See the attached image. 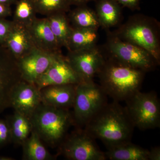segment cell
<instances>
[{"label": "cell", "mask_w": 160, "mask_h": 160, "mask_svg": "<svg viewBox=\"0 0 160 160\" xmlns=\"http://www.w3.org/2000/svg\"><path fill=\"white\" fill-rule=\"evenodd\" d=\"M125 102L135 128L141 130L159 128L160 102L155 92H138Z\"/></svg>", "instance_id": "obj_7"}, {"label": "cell", "mask_w": 160, "mask_h": 160, "mask_svg": "<svg viewBox=\"0 0 160 160\" xmlns=\"http://www.w3.org/2000/svg\"><path fill=\"white\" fill-rule=\"evenodd\" d=\"M28 28L38 49L51 53L62 52L61 47L52 31L47 18H37Z\"/></svg>", "instance_id": "obj_16"}, {"label": "cell", "mask_w": 160, "mask_h": 160, "mask_svg": "<svg viewBox=\"0 0 160 160\" xmlns=\"http://www.w3.org/2000/svg\"><path fill=\"white\" fill-rule=\"evenodd\" d=\"M134 128L126 107L113 101L107 103L83 129L108 149L130 142Z\"/></svg>", "instance_id": "obj_1"}, {"label": "cell", "mask_w": 160, "mask_h": 160, "mask_svg": "<svg viewBox=\"0 0 160 160\" xmlns=\"http://www.w3.org/2000/svg\"><path fill=\"white\" fill-rule=\"evenodd\" d=\"M46 18L59 45L66 48L72 29L66 12H58Z\"/></svg>", "instance_id": "obj_23"}, {"label": "cell", "mask_w": 160, "mask_h": 160, "mask_svg": "<svg viewBox=\"0 0 160 160\" xmlns=\"http://www.w3.org/2000/svg\"><path fill=\"white\" fill-rule=\"evenodd\" d=\"M12 21L0 19V44H3L9 34L12 26Z\"/></svg>", "instance_id": "obj_27"}, {"label": "cell", "mask_w": 160, "mask_h": 160, "mask_svg": "<svg viewBox=\"0 0 160 160\" xmlns=\"http://www.w3.org/2000/svg\"><path fill=\"white\" fill-rule=\"evenodd\" d=\"M37 13L46 17L58 12H67L70 10L69 0H32Z\"/></svg>", "instance_id": "obj_25"}, {"label": "cell", "mask_w": 160, "mask_h": 160, "mask_svg": "<svg viewBox=\"0 0 160 160\" xmlns=\"http://www.w3.org/2000/svg\"><path fill=\"white\" fill-rule=\"evenodd\" d=\"M160 160V147L155 146L149 150L148 160Z\"/></svg>", "instance_id": "obj_30"}, {"label": "cell", "mask_w": 160, "mask_h": 160, "mask_svg": "<svg viewBox=\"0 0 160 160\" xmlns=\"http://www.w3.org/2000/svg\"><path fill=\"white\" fill-rule=\"evenodd\" d=\"M96 12L101 27L109 30L117 26L122 18L121 6L116 0H95Z\"/></svg>", "instance_id": "obj_17"}, {"label": "cell", "mask_w": 160, "mask_h": 160, "mask_svg": "<svg viewBox=\"0 0 160 160\" xmlns=\"http://www.w3.org/2000/svg\"><path fill=\"white\" fill-rule=\"evenodd\" d=\"M101 48L106 58L145 72L154 70L160 65L149 52L120 40L110 31L107 32L106 42Z\"/></svg>", "instance_id": "obj_5"}, {"label": "cell", "mask_w": 160, "mask_h": 160, "mask_svg": "<svg viewBox=\"0 0 160 160\" xmlns=\"http://www.w3.org/2000/svg\"><path fill=\"white\" fill-rule=\"evenodd\" d=\"M11 142V134L7 119H0V148Z\"/></svg>", "instance_id": "obj_26"}, {"label": "cell", "mask_w": 160, "mask_h": 160, "mask_svg": "<svg viewBox=\"0 0 160 160\" xmlns=\"http://www.w3.org/2000/svg\"><path fill=\"white\" fill-rule=\"evenodd\" d=\"M42 103L41 92L34 84L22 80L12 91L10 107L30 118Z\"/></svg>", "instance_id": "obj_13"}, {"label": "cell", "mask_w": 160, "mask_h": 160, "mask_svg": "<svg viewBox=\"0 0 160 160\" xmlns=\"http://www.w3.org/2000/svg\"><path fill=\"white\" fill-rule=\"evenodd\" d=\"M14 159L9 157L0 156V160H13Z\"/></svg>", "instance_id": "obj_33"}, {"label": "cell", "mask_w": 160, "mask_h": 160, "mask_svg": "<svg viewBox=\"0 0 160 160\" xmlns=\"http://www.w3.org/2000/svg\"><path fill=\"white\" fill-rule=\"evenodd\" d=\"M92 1H95V0H69L71 6L74 5L77 6L87 5V3Z\"/></svg>", "instance_id": "obj_31"}, {"label": "cell", "mask_w": 160, "mask_h": 160, "mask_svg": "<svg viewBox=\"0 0 160 160\" xmlns=\"http://www.w3.org/2000/svg\"><path fill=\"white\" fill-rule=\"evenodd\" d=\"M60 53L61 52L51 53L36 48L18 60L22 79L32 84H35Z\"/></svg>", "instance_id": "obj_12"}, {"label": "cell", "mask_w": 160, "mask_h": 160, "mask_svg": "<svg viewBox=\"0 0 160 160\" xmlns=\"http://www.w3.org/2000/svg\"><path fill=\"white\" fill-rule=\"evenodd\" d=\"M107 95L99 85L93 81L78 84L72 112L74 126L83 129L108 103Z\"/></svg>", "instance_id": "obj_6"}, {"label": "cell", "mask_w": 160, "mask_h": 160, "mask_svg": "<svg viewBox=\"0 0 160 160\" xmlns=\"http://www.w3.org/2000/svg\"><path fill=\"white\" fill-rule=\"evenodd\" d=\"M17 0H0V3L11 6V5L15 4Z\"/></svg>", "instance_id": "obj_32"}, {"label": "cell", "mask_w": 160, "mask_h": 160, "mask_svg": "<svg viewBox=\"0 0 160 160\" xmlns=\"http://www.w3.org/2000/svg\"><path fill=\"white\" fill-rule=\"evenodd\" d=\"M22 80L18 60L0 44V114L10 107L12 91Z\"/></svg>", "instance_id": "obj_9"}, {"label": "cell", "mask_w": 160, "mask_h": 160, "mask_svg": "<svg viewBox=\"0 0 160 160\" xmlns=\"http://www.w3.org/2000/svg\"><path fill=\"white\" fill-rule=\"evenodd\" d=\"M67 15L73 28H87L98 30L101 25L96 12L87 5L77 6Z\"/></svg>", "instance_id": "obj_20"}, {"label": "cell", "mask_w": 160, "mask_h": 160, "mask_svg": "<svg viewBox=\"0 0 160 160\" xmlns=\"http://www.w3.org/2000/svg\"><path fill=\"white\" fill-rule=\"evenodd\" d=\"M77 85H53L44 87L40 89L42 103L62 109L72 108Z\"/></svg>", "instance_id": "obj_15"}, {"label": "cell", "mask_w": 160, "mask_h": 160, "mask_svg": "<svg viewBox=\"0 0 160 160\" xmlns=\"http://www.w3.org/2000/svg\"><path fill=\"white\" fill-rule=\"evenodd\" d=\"M121 6L126 7L132 10L140 9V0H116Z\"/></svg>", "instance_id": "obj_28"}, {"label": "cell", "mask_w": 160, "mask_h": 160, "mask_svg": "<svg viewBox=\"0 0 160 160\" xmlns=\"http://www.w3.org/2000/svg\"><path fill=\"white\" fill-rule=\"evenodd\" d=\"M7 120L11 131V142L18 146H22L32 131L30 119L14 111V113Z\"/></svg>", "instance_id": "obj_22"}, {"label": "cell", "mask_w": 160, "mask_h": 160, "mask_svg": "<svg viewBox=\"0 0 160 160\" xmlns=\"http://www.w3.org/2000/svg\"><path fill=\"white\" fill-rule=\"evenodd\" d=\"M12 22L11 30L3 45L18 60L37 47L28 27Z\"/></svg>", "instance_id": "obj_14"}, {"label": "cell", "mask_w": 160, "mask_h": 160, "mask_svg": "<svg viewBox=\"0 0 160 160\" xmlns=\"http://www.w3.org/2000/svg\"><path fill=\"white\" fill-rule=\"evenodd\" d=\"M98 29L72 28L66 49L68 51L89 49L98 46Z\"/></svg>", "instance_id": "obj_19"}, {"label": "cell", "mask_w": 160, "mask_h": 160, "mask_svg": "<svg viewBox=\"0 0 160 160\" xmlns=\"http://www.w3.org/2000/svg\"><path fill=\"white\" fill-rule=\"evenodd\" d=\"M66 57L84 82L93 81L106 61L102 48L98 46L89 49L68 51Z\"/></svg>", "instance_id": "obj_10"}, {"label": "cell", "mask_w": 160, "mask_h": 160, "mask_svg": "<svg viewBox=\"0 0 160 160\" xmlns=\"http://www.w3.org/2000/svg\"><path fill=\"white\" fill-rule=\"evenodd\" d=\"M105 152L106 160H148L149 150L127 142L107 149Z\"/></svg>", "instance_id": "obj_18"}, {"label": "cell", "mask_w": 160, "mask_h": 160, "mask_svg": "<svg viewBox=\"0 0 160 160\" xmlns=\"http://www.w3.org/2000/svg\"><path fill=\"white\" fill-rule=\"evenodd\" d=\"M84 82L72 68L66 56L61 53L57 56L50 67L36 82L41 89L53 85H78Z\"/></svg>", "instance_id": "obj_11"}, {"label": "cell", "mask_w": 160, "mask_h": 160, "mask_svg": "<svg viewBox=\"0 0 160 160\" xmlns=\"http://www.w3.org/2000/svg\"><path fill=\"white\" fill-rule=\"evenodd\" d=\"M146 73L106 58L97 76L107 96L120 102L140 91Z\"/></svg>", "instance_id": "obj_2"}, {"label": "cell", "mask_w": 160, "mask_h": 160, "mask_svg": "<svg viewBox=\"0 0 160 160\" xmlns=\"http://www.w3.org/2000/svg\"><path fill=\"white\" fill-rule=\"evenodd\" d=\"M22 146L23 160H52L56 158L49 152L38 135L32 130Z\"/></svg>", "instance_id": "obj_21"}, {"label": "cell", "mask_w": 160, "mask_h": 160, "mask_svg": "<svg viewBox=\"0 0 160 160\" xmlns=\"http://www.w3.org/2000/svg\"><path fill=\"white\" fill-rule=\"evenodd\" d=\"M160 23L142 14L132 16L116 30L111 32L120 40L143 48L160 63Z\"/></svg>", "instance_id": "obj_4"}, {"label": "cell", "mask_w": 160, "mask_h": 160, "mask_svg": "<svg viewBox=\"0 0 160 160\" xmlns=\"http://www.w3.org/2000/svg\"><path fill=\"white\" fill-rule=\"evenodd\" d=\"M11 6L0 3V19L6 18L12 15Z\"/></svg>", "instance_id": "obj_29"}, {"label": "cell", "mask_w": 160, "mask_h": 160, "mask_svg": "<svg viewBox=\"0 0 160 160\" xmlns=\"http://www.w3.org/2000/svg\"><path fill=\"white\" fill-rule=\"evenodd\" d=\"M13 13L14 22L29 27L36 19L37 14L32 0H17Z\"/></svg>", "instance_id": "obj_24"}, {"label": "cell", "mask_w": 160, "mask_h": 160, "mask_svg": "<svg viewBox=\"0 0 160 160\" xmlns=\"http://www.w3.org/2000/svg\"><path fill=\"white\" fill-rule=\"evenodd\" d=\"M30 119L32 131L52 147L59 146L68 134L69 128L74 126L72 112L69 109L52 107L42 103Z\"/></svg>", "instance_id": "obj_3"}, {"label": "cell", "mask_w": 160, "mask_h": 160, "mask_svg": "<svg viewBox=\"0 0 160 160\" xmlns=\"http://www.w3.org/2000/svg\"><path fill=\"white\" fill-rule=\"evenodd\" d=\"M59 147L60 154L69 160H106L105 152L99 148L95 139L84 129L77 128L67 134Z\"/></svg>", "instance_id": "obj_8"}]
</instances>
